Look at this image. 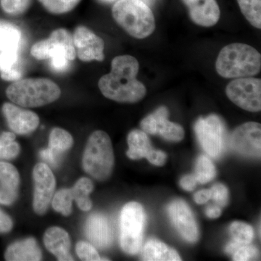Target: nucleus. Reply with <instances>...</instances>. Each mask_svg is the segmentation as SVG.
<instances>
[{
	"mask_svg": "<svg viewBox=\"0 0 261 261\" xmlns=\"http://www.w3.org/2000/svg\"><path fill=\"white\" fill-rule=\"evenodd\" d=\"M72 37L76 56L81 61L91 62L104 60V41L90 29L80 25L75 29Z\"/></svg>",
	"mask_w": 261,
	"mask_h": 261,
	"instance_id": "nucleus-13",
	"label": "nucleus"
},
{
	"mask_svg": "<svg viewBox=\"0 0 261 261\" xmlns=\"http://www.w3.org/2000/svg\"><path fill=\"white\" fill-rule=\"evenodd\" d=\"M92 181L88 178H81L75 183L74 187L70 189L73 200L82 211H89L92 208V201L89 199V194L93 190Z\"/></svg>",
	"mask_w": 261,
	"mask_h": 261,
	"instance_id": "nucleus-25",
	"label": "nucleus"
},
{
	"mask_svg": "<svg viewBox=\"0 0 261 261\" xmlns=\"http://www.w3.org/2000/svg\"><path fill=\"white\" fill-rule=\"evenodd\" d=\"M82 163L84 171L99 181H105L111 176L114 166V154L112 142L107 133L99 130L91 135Z\"/></svg>",
	"mask_w": 261,
	"mask_h": 261,
	"instance_id": "nucleus-5",
	"label": "nucleus"
},
{
	"mask_svg": "<svg viewBox=\"0 0 261 261\" xmlns=\"http://www.w3.org/2000/svg\"><path fill=\"white\" fill-rule=\"evenodd\" d=\"M39 2L49 13L61 15L74 9L81 0H39Z\"/></svg>",
	"mask_w": 261,
	"mask_h": 261,
	"instance_id": "nucleus-32",
	"label": "nucleus"
},
{
	"mask_svg": "<svg viewBox=\"0 0 261 261\" xmlns=\"http://www.w3.org/2000/svg\"><path fill=\"white\" fill-rule=\"evenodd\" d=\"M205 214L210 219H217L221 214V209L219 206H209L205 211Z\"/></svg>",
	"mask_w": 261,
	"mask_h": 261,
	"instance_id": "nucleus-41",
	"label": "nucleus"
},
{
	"mask_svg": "<svg viewBox=\"0 0 261 261\" xmlns=\"http://www.w3.org/2000/svg\"><path fill=\"white\" fill-rule=\"evenodd\" d=\"M44 243L58 260H73L70 255V240L68 232L60 227L49 228L44 235Z\"/></svg>",
	"mask_w": 261,
	"mask_h": 261,
	"instance_id": "nucleus-20",
	"label": "nucleus"
},
{
	"mask_svg": "<svg viewBox=\"0 0 261 261\" xmlns=\"http://www.w3.org/2000/svg\"><path fill=\"white\" fill-rule=\"evenodd\" d=\"M194 199L197 204H205L211 199V190H202L196 192Z\"/></svg>",
	"mask_w": 261,
	"mask_h": 261,
	"instance_id": "nucleus-40",
	"label": "nucleus"
},
{
	"mask_svg": "<svg viewBox=\"0 0 261 261\" xmlns=\"http://www.w3.org/2000/svg\"><path fill=\"white\" fill-rule=\"evenodd\" d=\"M112 15L118 25L136 39H145L155 29L152 10L141 0H118L113 5Z\"/></svg>",
	"mask_w": 261,
	"mask_h": 261,
	"instance_id": "nucleus-3",
	"label": "nucleus"
},
{
	"mask_svg": "<svg viewBox=\"0 0 261 261\" xmlns=\"http://www.w3.org/2000/svg\"><path fill=\"white\" fill-rule=\"evenodd\" d=\"M34 181V211L39 215L45 214L56 189V178L50 168L45 163H38L33 171Z\"/></svg>",
	"mask_w": 261,
	"mask_h": 261,
	"instance_id": "nucleus-10",
	"label": "nucleus"
},
{
	"mask_svg": "<svg viewBox=\"0 0 261 261\" xmlns=\"http://www.w3.org/2000/svg\"><path fill=\"white\" fill-rule=\"evenodd\" d=\"M216 69L225 79L253 76L261 69V56L255 48L232 43L222 48L216 62Z\"/></svg>",
	"mask_w": 261,
	"mask_h": 261,
	"instance_id": "nucleus-2",
	"label": "nucleus"
},
{
	"mask_svg": "<svg viewBox=\"0 0 261 261\" xmlns=\"http://www.w3.org/2000/svg\"><path fill=\"white\" fill-rule=\"evenodd\" d=\"M18 50L0 51V75L3 80L15 82L20 80Z\"/></svg>",
	"mask_w": 261,
	"mask_h": 261,
	"instance_id": "nucleus-23",
	"label": "nucleus"
},
{
	"mask_svg": "<svg viewBox=\"0 0 261 261\" xmlns=\"http://www.w3.org/2000/svg\"><path fill=\"white\" fill-rule=\"evenodd\" d=\"M12 227H13V222L9 216L0 211V232H8L10 231Z\"/></svg>",
	"mask_w": 261,
	"mask_h": 261,
	"instance_id": "nucleus-39",
	"label": "nucleus"
},
{
	"mask_svg": "<svg viewBox=\"0 0 261 261\" xmlns=\"http://www.w3.org/2000/svg\"><path fill=\"white\" fill-rule=\"evenodd\" d=\"M15 135L12 132H3L0 136V159H14L20 152V146L15 142Z\"/></svg>",
	"mask_w": 261,
	"mask_h": 261,
	"instance_id": "nucleus-30",
	"label": "nucleus"
},
{
	"mask_svg": "<svg viewBox=\"0 0 261 261\" xmlns=\"http://www.w3.org/2000/svg\"><path fill=\"white\" fill-rule=\"evenodd\" d=\"M211 198L219 205L225 206L228 200V191L222 184H216L211 190Z\"/></svg>",
	"mask_w": 261,
	"mask_h": 261,
	"instance_id": "nucleus-36",
	"label": "nucleus"
},
{
	"mask_svg": "<svg viewBox=\"0 0 261 261\" xmlns=\"http://www.w3.org/2000/svg\"><path fill=\"white\" fill-rule=\"evenodd\" d=\"M5 259L9 261H38L42 259V252L36 240L28 238L10 245L5 252Z\"/></svg>",
	"mask_w": 261,
	"mask_h": 261,
	"instance_id": "nucleus-21",
	"label": "nucleus"
},
{
	"mask_svg": "<svg viewBox=\"0 0 261 261\" xmlns=\"http://www.w3.org/2000/svg\"><path fill=\"white\" fill-rule=\"evenodd\" d=\"M192 21L202 27H212L219 22L221 12L216 0H183Z\"/></svg>",
	"mask_w": 261,
	"mask_h": 261,
	"instance_id": "nucleus-17",
	"label": "nucleus"
},
{
	"mask_svg": "<svg viewBox=\"0 0 261 261\" xmlns=\"http://www.w3.org/2000/svg\"><path fill=\"white\" fill-rule=\"evenodd\" d=\"M142 259L147 261H180L181 257L162 242L149 240L142 249Z\"/></svg>",
	"mask_w": 261,
	"mask_h": 261,
	"instance_id": "nucleus-22",
	"label": "nucleus"
},
{
	"mask_svg": "<svg viewBox=\"0 0 261 261\" xmlns=\"http://www.w3.org/2000/svg\"><path fill=\"white\" fill-rule=\"evenodd\" d=\"M146 223L145 209L138 202L123 206L120 217V243L122 250L129 255L140 251Z\"/></svg>",
	"mask_w": 261,
	"mask_h": 261,
	"instance_id": "nucleus-6",
	"label": "nucleus"
},
{
	"mask_svg": "<svg viewBox=\"0 0 261 261\" xmlns=\"http://www.w3.org/2000/svg\"><path fill=\"white\" fill-rule=\"evenodd\" d=\"M197 182L195 175H186L181 178L180 181V186L186 191H193L197 186Z\"/></svg>",
	"mask_w": 261,
	"mask_h": 261,
	"instance_id": "nucleus-38",
	"label": "nucleus"
},
{
	"mask_svg": "<svg viewBox=\"0 0 261 261\" xmlns=\"http://www.w3.org/2000/svg\"><path fill=\"white\" fill-rule=\"evenodd\" d=\"M231 147L245 157L260 158L261 126L256 122H247L238 126L230 138Z\"/></svg>",
	"mask_w": 261,
	"mask_h": 261,
	"instance_id": "nucleus-12",
	"label": "nucleus"
},
{
	"mask_svg": "<svg viewBox=\"0 0 261 261\" xmlns=\"http://www.w3.org/2000/svg\"><path fill=\"white\" fill-rule=\"evenodd\" d=\"M31 54L39 61L66 58L73 61L76 57L73 37L64 29H56L47 39L35 43L31 49Z\"/></svg>",
	"mask_w": 261,
	"mask_h": 261,
	"instance_id": "nucleus-8",
	"label": "nucleus"
},
{
	"mask_svg": "<svg viewBox=\"0 0 261 261\" xmlns=\"http://www.w3.org/2000/svg\"><path fill=\"white\" fill-rule=\"evenodd\" d=\"M140 126L146 134L159 135L166 140L180 142L185 137L183 127L168 120V111L164 106L145 117Z\"/></svg>",
	"mask_w": 261,
	"mask_h": 261,
	"instance_id": "nucleus-11",
	"label": "nucleus"
},
{
	"mask_svg": "<svg viewBox=\"0 0 261 261\" xmlns=\"http://www.w3.org/2000/svg\"><path fill=\"white\" fill-rule=\"evenodd\" d=\"M8 126L18 135H27L37 129L39 124V116L35 113L11 104L5 103L3 106Z\"/></svg>",
	"mask_w": 261,
	"mask_h": 261,
	"instance_id": "nucleus-16",
	"label": "nucleus"
},
{
	"mask_svg": "<svg viewBox=\"0 0 261 261\" xmlns=\"http://www.w3.org/2000/svg\"><path fill=\"white\" fill-rule=\"evenodd\" d=\"M19 181L16 168L10 163L0 162V203L10 205L16 200Z\"/></svg>",
	"mask_w": 261,
	"mask_h": 261,
	"instance_id": "nucleus-19",
	"label": "nucleus"
},
{
	"mask_svg": "<svg viewBox=\"0 0 261 261\" xmlns=\"http://www.w3.org/2000/svg\"><path fill=\"white\" fill-rule=\"evenodd\" d=\"M86 234L99 249L107 248L113 241V230L109 220L102 214L91 215L86 223Z\"/></svg>",
	"mask_w": 261,
	"mask_h": 261,
	"instance_id": "nucleus-18",
	"label": "nucleus"
},
{
	"mask_svg": "<svg viewBox=\"0 0 261 261\" xmlns=\"http://www.w3.org/2000/svg\"><path fill=\"white\" fill-rule=\"evenodd\" d=\"M226 94L228 99L238 107L249 112L261 110V80L243 77L234 79L228 84Z\"/></svg>",
	"mask_w": 261,
	"mask_h": 261,
	"instance_id": "nucleus-9",
	"label": "nucleus"
},
{
	"mask_svg": "<svg viewBox=\"0 0 261 261\" xmlns=\"http://www.w3.org/2000/svg\"><path fill=\"white\" fill-rule=\"evenodd\" d=\"M128 145L126 154L130 159L145 158L149 163L157 166H162L166 162V154L163 151L153 149L148 136L143 130H132L128 136Z\"/></svg>",
	"mask_w": 261,
	"mask_h": 261,
	"instance_id": "nucleus-15",
	"label": "nucleus"
},
{
	"mask_svg": "<svg viewBox=\"0 0 261 261\" xmlns=\"http://www.w3.org/2000/svg\"><path fill=\"white\" fill-rule=\"evenodd\" d=\"M21 42L20 29L14 24L0 20V51H19Z\"/></svg>",
	"mask_w": 261,
	"mask_h": 261,
	"instance_id": "nucleus-24",
	"label": "nucleus"
},
{
	"mask_svg": "<svg viewBox=\"0 0 261 261\" xmlns=\"http://www.w3.org/2000/svg\"><path fill=\"white\" fill-rule=\"evenodd\" d=\"M140 65L133 56H117L111 63V70L103 75L98 83L99 90L108 99L121 103L140 102L147 94V89L137 80Z\"/></svg>",
	"mask_w": 261,
	"mask_h": 261,
	"instance_id": "nucleus-1",
	"label": "nucleus"
},
{
	"mask_svg": "<svg viewBox=\"0 0 261 261\" xmlns=\"http://www.w3.org/2000/svg\"><path fill=\"white\" fill-rule=\"evenodd\" d=\"M2 8L8 14L17 15L24 13L30 4V0H1Z\"/></svg>",
	"mask_w": 261,
	"mask_h": 261,
	"instance_id": "nucleus-34",
	"label": "nucleus"
},
{
	"mask_svg": "<svg viewBox=\"0 0 261 261\" xmlns=\"http://www.w3.org/2000/svg\"><path fill=\"white\" fill-rule=\"evenodd\" d=\"M242 13L252 27L261 29V0H238Z\"/></svg>",
	"mask_w": 261,
	"mask_h": 261,
	"instance_id": "nucleus-26",
	"label": "nucleus"
},
{
	"mask_svg": "<svg viewBox=\"0 0 261 261\" xmlns=\"http://www.w3.org/2000/svg\"><path fill=\"white\" fill-rule=\"evenodd\" d=\"M195 135L206 153L219 159L226 147V128L223 120L217 115L199 118L195 125Z\"/></svg>",
	"mask_w": 261,
	"mask_h": 261,
	"instance_id": "nucleus-7",
	"label": "nucleus"
},
{
	"mask_svg": "<svg viewBox=\"0 0 261 261\" xmlns=\"http://www.w3.org/2000/svg\"><path fill=\"white\" fill-rule=\"evenodd\" d=\"M257 253H258V250L253 245H250V244L242 245L232 254L233 260H250L256 257Z\"/></svg>",
	"mask_w": 261,
	"mask_h": 261,
	"instance_id": "nucleus-35",
	"label": "nucleus"
},
{
	"mask_svg": "<svg viewBox=\"0 0 261 261\" xmlns=\"http://www.w3.org/2000/svg\"><path fill=\"white\" fill-rule=\"evenodd\" d=\"M195 176L197 182L205 184L212 181L216 175L214 163L205 155L199 156L196 161Z\"/></svg>",
	"mask_w": 261,
	"mask_h": 261,
	"instance_id": "nucleus-29",
	"label": "nucleus"
},
{
	"mask_svg": "<svg viewBox=\"0 0 261 261\" xmlns=\"http://www.w3.org/2000/svg\"><path fill=\"white\" fill-rule=\"evenodd\" d=\"M73 140L67 130L61 128H53L49 135V148L63 154L72 147Z\"/></svg>",
	"mask_w": 261,
	"mask_h": 261,
	"instance_id": "nucleus-27",
	"label": "nucleus"
},
{
	"mask_svg": "<svg viewBox=\"0 0 261 261\" xmlns=\"http://www.w3.org/2000/svg\"><path fill=\"white\" fill-rule=\"evenodd\" d=\"M73 200L70 189H63L57 192L51 204L55 211L68 216L71 213Z\"/></svg>",
	"mask_w": 261,
	"mask_h": 261,
	"instance_id": "nucleus-31",
	"label": "nucleus"
},
{
	"mask_svg": "<svg viewBox=\"0 0 261 261\" xmlns=\"http://www.w3.org/2000/svg\"><path fill=\"white\" fill-rule=\"evenodd\" d=\"M75 250H76L77 255L82 260H108V259L101 258L94 247L92 246L91 244L85 243V242H79L75 247Z\"/></svg>",
	"mask_w": 261,
	"mask_h": 261,
	"instance_id": "nucleus-33",
	"label": "nucleus"
},
{
	"mask_svg": "<svg viewBox=\"0 0 261 261\" xmlns=\"http://www.w3.org/2000/svg\"><path fill=\"white\" fill-rule=\"evenodd\" d=\"M229 233L231 237V242L237 245H248L253 240V228L250 225L240 221H235L229 226Z\"/></svg>",
	"mask_w": 261,
	"mask_h": 261,
	"instance_id": "nucleus-28",
	"label": "nucleus"
},
{
	"mask_svg": "<svg viewBox=\"0 0 261 261\" xmlns=\"http://www.w3.org/2000/svg\"><path fill=\"white\" fill-rule=\"evenodd\" d=\"M168 212L173 225L182 238L189 243L199 239V230L193 213L185 201H173L168 207Z\"/></svg>",
	"mask_w": 261,
	"mask_h": 261,
	"instance_id": "nucleus-14",
	"label": "nucleus"
},
{
	"mask_svg": "<svg viewBox=\"0 0 261 261\" xmlns=\"http://www.w3.org/2000/svg\"><path fill=\"white\" fill-rule=\"evenodd\" d=\"M101 1L105 2V3H112V2L116 1V0H101Z\"/></svg>",
	"mask_w": 261,
	"mask_h": 261,
	"instance_id": "nucleus-43",
	"label": "nucleus"
},
{
	"mask_svg": "<svg viewBox=\"0 0 261 261\" xmlns=\"http://www.w3.org/2000/svg\"><path fill=\"white\" fill-rule=\"evenodd\" d=\"M62 154L58 153L50 148L44 149L40 152V156L46 163L53 167H56L60 163Z\"/></svg>",
	"mask_w": 261,
	"mask_h": 261,
	"instance_id": "nucleus-37",
	"label": "nucleus"
},
{
	"mask_svg": "<svg viewBox=\"0 0 261 261\" xmlns=\"http://www.w3.org/2000/svg\"><path fill=\"white\" fill-rule=\"evenodd\" d=\"M60 87L44 78L15 81L6 90L10 100L23 108H37L55 102L61 97Z\"/></svg>",
	"mask_w": 261,
	"mask_h": 261,
	"instance_id": "nucleus-4",
	"label": "nucleus"
},
{
	"mask_svg": "<svg viewBox=\"0 0 261 261\" xmlns=\"http://www.w3.org/2000/svg\"><path fill=\"white\" fill-rule=\"evenodd\" d=\"M141 1L144 2L148 6H150V5H153L154 0H141Z\"/></svg>",
	"mask_w": 261,
	"mask_h": 261,
	"instance_id": "nucleus-42",
	"label": "nucleus"
}]
</instances>
